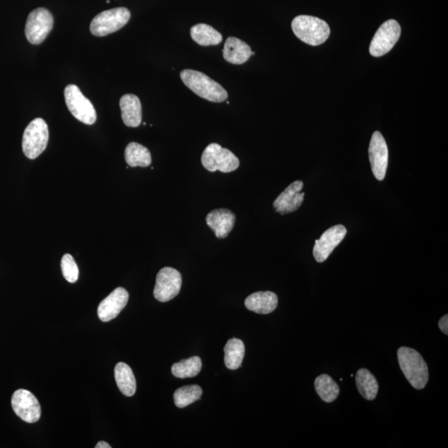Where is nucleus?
<instances>
[{
	"label": "nucleus",
	"mask_w": 448,
	"mask_h": 448,
	"mask_svg": "<svg viewBox=\"0 0 448 448\" xmlns=\"http://www.w3.org/2000/svg\"><path fill=\"white\" fill-rule=\"evenodd\" d=\"M12 408L16 415L23 421L35 423L41 417V406L39 400L30 391L18 389L13 393L11 399Z\"/></svg>",
	"instance_id": "11"
},
{
	"label": "nucleus",
	"mask_w": 448,
	"mask_h": 448,
	"mask_svg": "<svg viewBox=\"0 0 448 448\" xmlns=\"http://www.w3.org/2000/svg\"><path fill=\"white\" fill-rule=\"evenodd\" d=\"M303 186L301 180L290 184L273 202L276 212L284 216L297 211L304 201L305 193L302 192Z\"/></svg>",
	"instance_id": "14"
},
{
	"label": "nucleus",
	"mask_w": 448,
	"mask_h": 448,
	"mask_svg": "<svg viewBox=\"0 0 448 448\" xmlns=\"http://www.w3.org/2000/svg\"><path fill=\"white\" fill-rule=\"evenodd\" d=\"M115 379L119 389L127 397L136 394V381L131 367L120 362L115 367Z\"/></svg>",
	"instance_id": "20"
},
{
	"label": "nucleus",
	"mask_w": 448,
	"mask_h": 448,
	"mask_svg": "<svg viewBox=\"0 0 448 448\" xmlns=\"http://www.w3.org/2000/svg\"><path fill=\"white\" fill-rule=\"evenodd\" d=\"M64 96L66 107L77 120L86 125H93L97 122L96 110L90 100L81 92L77 85L66 86Z\"/></svg>",
	"instance_id": "7"
},
{
	"label": "nucleus",
	"mask_w": 448,
	"mask_h": 448,
	"mask_svg": "<svg viewBox=\"0 0 448 448\" xmlns=\"http://www.w3.org/2000/svg\"><path fill=\"white\" fill-rule=\"evenodd\" d=\"M125 159L130 167H148L152 162L150 151L136 142H131L126 146Z\"/></svg>",
	"instance_id": "24"
},
{
	"label": "nucleus",
	"mask_w": 448,
	"mask_h": 448,
	"mask_svg": "<svg viewBox=\"0 0 448 448\" xmlns=\"http://www.w3.org/2000/svg\"><path fill=\"white\" fill-rule=\"evenodd\" d=\"M235 222V214L227 208L214 209L206 217L208 226L218 238H226L230 235Z\"/></svg>",
	"instance_id": "16"
},
{
	"label": "nucleus",
	"mask_w": 448,
	"mask_h": 448,
	"mask_svg": "<svg viewBox=\"0 0 448 448\" xmlns=\"http://www.w3.org/2000/svg\"><path fill=\"white\" fill-rule=\"evenodd\" d=\"M401 35V27L396 20L386 21L379 28L370 47V54L373 57L384 56L392 50Z\"/></svg>",
	"instance_id": "9"
},
{
	"label": "nucleus",
	"mask_w": 448,
	"mask_h": 448,
	"mask_svg": "<svg viewBox=\"0 0 448 448\" xmlns=\"http://www.w3.org/2000/svg\"><path fill=\"white\" fill-rule=\"evenodd\" d=\"M317 393L326 403H332L339 396V385L328 375L318 376L314 381Z\"/></svg>",
	"instance_id": "25"
},
{
	"label": "nucleus",
	"mask_w": 448,
	"mask_h": 448,
	"mask_svg": "<svg viewBox=\"0 0 448 448\" xmlns=\"http://www.w3.org/2000/svg\"><path fill=\"white\" fill-rule=\"evenodd\" d=\"M438 326H440L442 332L444 333L446 336L448 335V316L445 314L444 317H442L440 319V322H438Z\"/></svg>",
	"instance_id": "29"
},
{
	"label": "nucleus",
	"mask_w": 448,
	"mask_h": 448,
	"mask_svg": "<svg viewBox=\"0 0 448 448\" xmlns=\"http://www.w3.org/2000/svg\"><path fill=\"white\" fill-rule=\"evenodd\" d=\"M181 285L182 276L179 271L167 266L157 274L154 297L160 302L171 301L179 293Z\"/></svg>",
	"instance_id": "10"
},
{
	"label": "nucleus",
	"mask_w": 448,
	"mask_h": 448,
	"mask_svg": "<svg viewBox=\"0 0 448 448\" xmlns=\"http://www.w3.org/2000/svg\"><path fill=\"white\" fill-rule=\"evenodd\" d=\"M292 28L300 40L312 46L324 44L331 35V28L326 21L309 16L295 17L292 23Z\"/></svg>",
	"instance_id": "3"
},
{
	"label": "nucleus",
	"mask_w": 448,
	"mask_h": 448,
	"mask_svg": "<svg viewBox=\"0 0 448 448\" xmlns=\"http://www.w3.org/2000/svg\"><path fill=\"white\" fill-rule=\"evenodd\" d=\"M202 369V361L199 357L194 356L187 360H183L175 363L171 372L175 377L179 379L193 378L199 374Z\"/></svg>",
	"instance_id": "26"
},
{
	"label": "nucleus",
	"mask_w": 448,
	"mask_h": 448,
	"mask_svg": "<svg viewBox=\"0 0 448 448\" xmlns=\"http://www.w3.org/2000/svg\"><path fill=\"white\" fill-rule=\"evenodd\" d=\"M224 362L228 369L235 370L242 365L245 355L244 343L240 339H230L224 347Z\"/></svg>",
	"instance_id": "23"
},
{
	"label": "nucleus",
	"mask_w": 448,
	"mask_h": 448,
	"mask_svg": "<svg viewBox=\"0 0 448 448\" xmlns=\"http://www.w3.org/2000/svg\"><path fill=\"white\" fill-rule=\"evenodd\" d=\"M369 156L372 172L379 181L384 180L389 163V150L384 136L379 131H375L372 136Z\"/></svg>",
	"instance_id": "12"
},
{
	"label": "nucleus",
	"mask_w": 448,
	"mask_h": 448,
	"mask_svg": "<svg viewBox=\"0 0 448 448\" xmlns=\"http://www.w3.org/2000/svg\"><path fill=\"white\" fill-rule=\"evenodd\" d=\"M201 161L204 168L211 172L220 171L223 173H231L240 165V160L232 151L216 143H212L205 148Z\"/></svg>",
	"instance_id": "5"
},
{
	"label": "nucleus",
	"mask_w": 448,
	"mask_h": 448,
	"mask_svg": "<svg viewBox=\"0 0 448 448\" xmlns=\"http://www.w3.org/2000/svg\"><path fill=\"white\" fill-rule=\"evenodd\" d=\"M203 390L199 385L184 386L175 391L174 400L176 407L182 408L197 401L202 396Z\"/></svg>",
	"instance_id": "27"
},
{
	"label": "nucleus",
	"mask_w": 448,
	"mask_h": 448,
	"mask_svg": "<svg viewBox=\"0 0 448 448\" xmlns=\"http://www.w3.org/2000/svg\"><path fill=\"white\" fill-rule=\"evenodd\" d=\"M355 382L362 397L367 400L375 399L379 392V384L377 379L371 372L366 369H360L357 372Z\"/></svg>",
	"instance_id": "21"
},
{
	"label": "nucleus",
	"mask_w": 448,
	"mask_h": 448,
	"mask_svg": "<svg viewBox=\"0 0 448 448\" xmlns=\"http://www.w3.org/2000/svg\"><path fill=\"white\" fill-rule=\"evenodd\" d=\"M122 121L128 127L136 128L142 122V107L139 98L126 94L120 100Z\"/></svg>",
	"instance_id": "18"
},
{
	"label": "nucleus",
	"mask_w": 448,
	"mask_h": 448,
	"mask_svg": "<svg viewBox=\"0 0 448 448\" xmlns=\"http://www.w3.org/2000/svg\"><path fill=\"white\" fill-rule=\"evenodd\" d=\"M180 78L186 87L199 97L211 102L220 103L227 101V90L201 71L184 69L181 71Z\"/></svg>",
	"instance_id": "1"
},
{
	"label": "nucleus",
	"mask_w": 448,
	"mask_h": 448,
	"mask_svg": "<svg viewBox=\"0 0 448 448\" xmlns=\"http://www.w3.org/2000/svg\"><path fill=\"white\" fill-rule=\"evenodd\" d=\"M131 12L126 8H115L98 14L90 23L94 36L104 37L120 30L130 20Z\"/></svg>",
	"instance_id": "6"
},
{
	"label": "nucleus",
	"mask_w": 448,
	"mask_h": 448,
	"mask_svg": "<svg viewBox=\"0 0 448 448\" xmlns=\"http://www.w3.org/2000/svg\"><path fill=\"white\" fill-rule=\"evenodd\" d=\"M129 300V293L125 288H118L100 303L98 314L100 320L108 322L118 317L126 307Z\"/></svg>",
	"instance_id": "15"
},
{
	"label": "nucleus",
	"mask_w": 448,
	"mask_h": 448,
	"mask_svg": "<svg viewBox=\"0 0 448 448\" xmlns=\"http://www.w3.org/2000/svg\"><path fill=\"white\" fill-rule=\"evenodd\" d=\"M223 58L228 63L241 65L249 61L252 49L249 45L235 37H228L223 50Z\"/></svg>",
	"instance_id": "17"
},
{
	"label": "nucleus",
	"mask_w": 448,
	"mask_h": 448,
	"mask_svg": "<svg viewBox=\"0 0 448 448\" xmlns=\"http://www.w3.org/2000/svg\"><path fill=\"white\" fill-rule=\"evenodd\" d=\"M347 233L345 226L336 225L329 228L323 233L320 240H316L313 249V255L317 263H324L334 249L344 240Z\"/></svg>",
	"instance_id": "13"
},
{
	"label": "nucleus",
	"mask_w": 448,
	"mask_h": 448,
	"mask_svg": "<svg viewBox=\"0 0 448 448\" xmlns=\"http://www.w3.org/2000/svg\"><path fill=\"white\" fill-rule=\"evenodd\" d=\"M96 447V448H112V447L110 446L107 442H103V441L102 442H99L98 443V444L96 445V447Z\"/></svg>",
	"instance_id": "30"
},
{
	"label": "nucleus",
	"mask_w": 448,
	"mask_h": 448,
	"mask_svg": "<svg viewBox=\"0 0 448 448\" xmlns=\"http://www.w3.org/2000/svg\"><path fill=\"white\" fill-rule=\"evenodd\" d=\"M54 17L45 8L35 9L28 17L25 35L28 42L33 45H39L46 40L54 28Z\"/></svg>",
	"instance_id": "8"
},
{
	"label": "nucleus",
	"mask_w": 448,
	"mask_h": 448,
	"mask_svg": "<svg viewBox=\"0 0 448 448\" xmlns=\"http://www.w3.org/2000/svg\"><path fill=\"white\" fill-rule=\"evenodd\" d=\"M190 35L195 42L201 46H214L220 44L223 36L211 25L199 23L190 30Z\"/></svg>",
	"instance_id": "22"
},
{
	"label": "nucleus",
	"mask_w": 448,
	"mask_h": 448,
	"mask_svg": "<svg viewBox=\"0 0 448 448\" xmlns=\"http://www.w3.org/2000/svg\"><path fill=\"white\" fill-rule=\"evenodd\" d=\"M398 360L405 378L414 389L426 387L429 379L428 367L419 353L412 348L403 346L397 352Z\"/></svg>",
	"instance_id": "2"
},
{
	"label": "nucleus",
	"mask_w": 448,
	"mask_h": 448,
	"mask_svg": "<svg viewBox=\"0 0 448 448\" xmlns=\"http://www.w3.org/2000/svg\"><path fill=\"white\" fill-rule=\"evenodd\" d=\"M278 305V297L273 292H257L247 297L245 307L257 314L273 312Z\"/></svg>",
	"instance_id": "19"
},
{
	"label": "nucleus",
	"mask_w": 448,
	"mask_h": 448,
	"mask_svg": "<svg viewBox=\"0 0 448 448\" xmlns=\"http://www.w3.org/2000/svg\"><path fill=\"white\" fill-rule=\"evenodd\" d=\"M49 132L44 119L37 118L28 124L23 132L22 147L27 158L35 160L46 150Z\"/></svg>",
	"instance_id": "4"
},
{
	"label": "nucleus",
	"mask_w": 448,
	"mask_h": 448,
	"mask_svg": "<svg viewBox=\"0 0 448 448\" xmlns=\"http://www.w3.org/2000/svg\"><path fill=\"white\" fill-rule=\"evenodd\" d=\"M61 271L66 281L70 283H75L78 279L79 271L73 257L70 254H65L61 261Z\"/></svg>",
	"instance_id": "28"
}]
</instances>
